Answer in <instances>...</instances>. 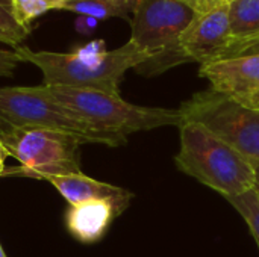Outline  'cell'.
<instances>
[{
  "label": "cell",
  "instance_id": "cell-1",
  "mask_svg": "<svg viewBox=\"0 0 259 257\" xmlns=\"http://www.w3.org/2000/svg\"><path fill=\"white\" fill-rule=\"evenodd\" d=\"M14 50L21 58V62L39 68L42 85L96 89L109 94H120V83L126 71L135 70L149 59V55L132 41L114 50H106L102 39L71 53L35 52L26 45Z\"/></svg>",
  "mask_w": 259,
  "mask_h": 257
},
{
  "label": "cell",
  "instance_id": "cell-2",
  "mask_svg": "<svg viewBox=\"0 0 259 257\" xmlns=\"http://www.w3.org/2000/svg\"><path fill=\"white\" fill-rule=\"evenodd\" d=\"M47 88L62 106L85 123L100 142L108 147L124 145L127 136L137 132H147L168 126L179 127L182 123L179 109L140 106L126 101L120 94L96 89L70 86Z\"/></svg>",
  "mask_w": 259,
  "mask_h": 257
},
{
  "label": "cell",
  "instance_id": "cell-3",
  "mask_svg": "<svg viewBox=\"0 0 259 257\" xmlns=\"http://www.w3.org/2000/svg\"><path fill=\"white\" fill-rule=\"evenodd\" d=\"M178 129L181 145L175 164L182 173L226 200L253 189L255 168L244 156L197 123L182 121Z\"/></svg>",
  "mask_w": 259,
  "mask_h": 257
},
{
  "label": "cell",
  "instance_id": "cell-4",
  "mask_svg": "<svg viewBox=\"0 0 259 257\" xmlns=\"http://www.w3.org/2000/svg\"><path fill=\"white\" fill-rule=\"evenodd\" d=\"M194 15L190 8L178 0H137L129 20V41L144 50L149 59L135 71L152 77L188 64L190 61L181 47V35Z\"/></svg>",
  "mask_w": 259,
  "mask_h": 257
},
{
  "label": "cell",
  "instance_id": "cell-5",
  "mask_svg": "<svg viewBox=\"0 0 259 257\" xmlns=\"http://www.w3.org/2000/svg\"><path fill=\"white\" fill-rule=\"evenodd\" d=\"M0 139L9 156L21 167L9 168L3 176H24L38 179L41 176L82 173L79 150L88 144L83 138L41 127H14L0 123Z\"/></svg>",
  "mask_w": 259,
  "mask_h": 257
},
{
  "label": "cell",
  "instance_id": "cell-6",
  "mask_svg": "<svg viewBox=\"0 0 259 257\" xmlns=\"http://www.w3.org/2000/svg\"><path fill=\"white\" fill-rule=\"evenodd\" d=\"M179 112L182 121L203 126L253 167L259 164V109L209 88L185 100Z\"/></svg>",
  "mask_w": 259,
  "mask_h": 257
},
{
  "label": "cell",
  "instance_id": "cell-7",
  "mask_svg": "<svg viewBox=\"0 0 259 257\" xmlns=\"http://www.w3.org/2000/svg\"><path fill=\"white\" fill-rule=\"evenodd\" d=\"M0 123L67 132L83 138L88 144H102L85 123L50 94L46 85L0 86Z\"/></svg>",
  "mask_w": 259,
  "mask_h": 257
},
{
  "label": "cell",
  "instance_id": "cell-8",
  "mask_svg": "<svg viewBox=\"0 0 259 257\" xmlns=\"http://www.w3.org/2000/svg\"><path fill=\"white\" fill-rule=\"evenodd\" d=\"M199 76L209 88L246 106L259 109V55L217 59L200 65Z\"/></svg>",
  "mask_w": 259,
  "mask_h": 257
},
{
  "label": "cell",
  "instance_id": "cell-9",
  "mask_svg": "<svg viewBox=\"0 0 259 257\" xmlns=\"http://www.w3.org/2000/svg\"><path fill=\"white\" fill-rule=\"evenodd\" d=\"M232 42L228 6L196 14L181 35V47L190 62L200 65L217 61Z\"/></svg>",
  "mask_w": 259,
  "mask_h": 257
},
{
  "label": "cell",
  "instance_id": "cell-10",
  "mask_svg": "<svg viewBox=\"0 0 259 257\" xmlns=\"http://www.w3.org/2000/svg\"><path fill=\"white\" fill-rule=\"evenodd\" d=\"M38 179L52 183L70 206L80 204L85 201H93V200H108L115 204L120 214H123L129 208L135 195L129 189L96 180L93 177L85 176L83 173L41 176Z\"/></svg>",
  "mask_w": 259,
  "mask_h": 257
},
{
  "label": "cell",
  "instance_id": "cell-11",
  "mask_svg": "<svg viewBox=\"0 0 259 257\" xmlns=\"http://www.w3.org/2000/svg\"><path fill=\"white\" fill-rule=\"evenodd\" d=\"M120 211L108 200H93L73 204L65 214V226L70 235L82 244L99 242L109 230Z\"/></svg>",
  "mask_w": 259,
  "mask_h": 257
},
{
  "label": "cell",
  "instance_id": "cell-12",
  "mask_svg": "<svg viewBox=\"0 0 259 257\" xmlns=\"http://www.w3.org/2000/svg\"><path fill=\"white\" fill-rule=\"evenodd\" d=\"M135 5L137 0H65L62 9L96 20L114 17L131 20Z\"/></svg>",
  "mask_w": 259,
  "mask_h": 257
},
{
  "label": "cell",
  "instance_id": "cell-13",
  "mask_svg": "<svg viewBox=\"0 0 259 257\" xmlns=\"http://www.w3.org/2000/svg\"><path fill=\"white\" fill-rule=\"evenodd\" d=\"M228 17L232 41L259 33V0H231Z\"/></svg>",
  "mask_w": 259,
  "mask_h": 257
},
{
  "label": "cell",
  "instance_id": "cell-14",
  "mask_svg": "<svg viewBox=\"0 0 259 257\" xmlns=\"http://www.w3.org/2000/svg\"><path fill=\"white\" fill-rule=\"evenodd\" d=\"M29 33L30 29L24 27L15 17L14 2L0 0V42L17 48Z\"/></svg>",
  "mask_w": 259,
  "mask_h": 257
},
{
  "label": "cell",
  "instance_id": "cell-15",
  "mask_svg": "<svg viewBox=\"0 0 259 257\" xmlns=\"http://www.w3.org/2000/svg\"><path fill=\"white\" fill-rule=\"evenodd\" d=\"M228 201L241 215L259 248V195L252 189L240 197L229 198Z\"/></svg>",
  "mask_w": 259,
  "mask_h": 257
},
{
  "label": "cell",
  "instance_id": "cell-16",
  "mask_svg": "<svg viewBox=\"0 0 259 257\" xmlns=\"http://www.w3.org/2000/svg\"><path fill=\"white\" fill-rule=\"evenodd\" d=\"M15 17L24 26L30 29V23L39 15L53 11L62 9L65 0H12Z\"/></svg>",
  "mask_w": 259,
  "mask_h": 257
},
{
  "label": "cell",
  "instance_id": "cell-17",
  "mask_svg": "<svg viewBox=\"0 0 259 257\" xmlns=\"http://www.w3.org/2000/svg\"><path fill=\"white\" fill-rule=\"evenodd\" d=\"M243 55H259V33L246 39L232 41L220 59L235 58V56H243Z\"/></svg>",
  "mask_w": 259,
  "mask_h": 257
},
{
  "label": "cell",
  "instance_id": "cell-18",
  "mask_svg": "<svg viewBox=\"0 0 259 257\" xmlns=\"http://www.w3.org/2000/svg\"><path fill=\"white\" fill-rule=\"evenodd\" d=\"M184 6L190 8L194 14H208L219 8L228 6L231 0H178Z\"/></svg>",
  "mask_w": 259,
  "mask_h": 257
},
{
  "label": "cell",
  "instance_id": "cell-19",
  "mask_svg": "<svg viewBox=\"0 0 259 257\" xmlns=\"http://www.w3.org/2000/svg\"><path fill=\"white\" fill-rule=\"evenodd\" d=\"M21 58L15 50L0 48V77H12Z\"/></svg>",
  "mask_w": 259,
  "mask_h": 257
},
{
  "label": "cell",
  "instance_id": "cell-20",
  "mask_svg": "<svg viewBox=\"0 0 259 257\" xmlns=\"http://www.w3.org/2000/svg\"><path fill=\"white\" fill-rule=\"evenodd\" d=\"M97 21L96 18H91V17H80L76 23V29L80 32V33H90L96 26H97Z\"/></svg>",
  "mask_w": 259,
  "mask_h": 257
},
{
  "label": "cell",
  "instance_id": "cell-21",
  "mask_svg": "<svg viewBox=\"0 0 259 257\" xmlns=\"http://www.w3.org/2000/svg\"><path fill=\"white\" fill-rule=\"evenodd\" d=\"M8 156H9V153H8L6 147L3 145V142L0 139V176H3V173H5V161H6Z\"/></svg>",
  "mask_w": 259,
  "mask_h": 257
},
{
  "label": "cell",
  "instance_id": "cell-22",
  "mask_svg": "<svg viewBox=\"0 0 259 257\" xmlns=\"http://www.w3.org/2000/svg\"><path fill=\"white\" fill-rule=\"evenodd\" d=\"M255 168V186H253V191L259 195V164L253 167Z\"/></svg>",
  "mask_w": 259,
  "mask_h": 257
},
{
  "label": "cell",
  "instance_id": "cell-23",
  "mask_svg": "<svg viewBox=\"0 0 259 257\" xmlns=\"http://www.w3.org/2000/svg\"><path fill=\"white\" fill-rule=\"evenodd\" d=\"M0 257H6L5 251H3V248H2V245H0Z\"/></svg>",
  "mask_w": 259,
  "mask_h": 257
},
{
  "label": "cell",
  "instance_id": "cell-24",
  "mask_svg": "<svg viewBox=\"0 0 259 257\" xmlns=\"http://www.w3.org/2000/svg\"><path fill=\"white\" fill-rule=\"evenodd\" d=\"M258 250H259V248H258Z\"/></svg>",
  "mask_w": 259,
  "mask_h": 257
}]
</instances>
